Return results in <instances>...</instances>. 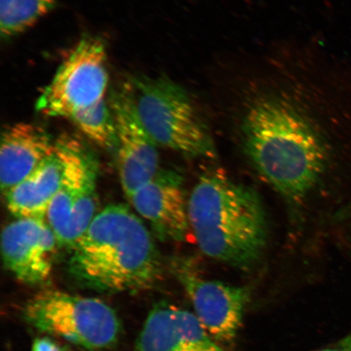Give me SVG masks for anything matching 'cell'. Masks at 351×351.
<instances>
[{
    "mask_svg": "<svg viewBox=\"0 0 351 351\" xmlns=\"http://www.w3.org/2000/svg\"><path fill=\"white\" fill-rule=\"evenodd\" d=\"M129 199L160 239L173 241L185 239L190 222L181 176L159 171Z\"/></svg>",
    "mask_w": 351,
    "mask_h": 351,
    "instance_id": "12",
    "label": "cell"
},
{
    "mask_svg": "<svg viewBox=\"0 0 351 351\" xmlns=\"http://www.w3.org/2000/svg\"><path fill=\"white\" fill-rule=\"evenodd\" d=\"M109 104L116 123L118 172L130 199L159 172V154L139 120L130 83L113 90Z\"/></svg>",
    "mask_w": 351,
    "mask_h": 351,
    "instance_id": "9",
    "label": "cell"
},
{
    "mask_svg": "<svg viewBox=\"0 0 351 351\" xmlns=\"http://www.w3.org/2000/svg\"><path fill=\"white\" fill-rule=\"evenodd\" d=\"M56 148L63 174L46 219L60 247L72 249L98 214L99 164L94 153L75 136H60Z\"/></svg>",
    "mask_w": 351,
    "mask_h": 351,
    "instance_id": "6",
    "label": "cell"
},
{
    "mask_svg": "<svg viewBox=\"0 0 351 351\" xmlns=\"http://www.w3.org/2000/svg\"><path fill=\"white\" fill-rule=\"evenodd\" d=\"M69 120L87 138L101 148L117 150L116 123L106 99L75 114Z\"/></svg>",
    "mask_w": 351,
    "mask_h": 351,
    "instance_id": "16",
    "label": "cell"
},
{
    "mask_svg": "<svg viewBox=\"0 0 351 351\" xmlns=\"http://www.w3.org/2000/svg\"><path fill=\"white\" fill-rule=\"evenodd\" d=\"M59 243L43 218H17L2 232L4 266L20 282L43 284L51 274Z\"/></svg>",
    "mask_w": 351,
    "mask_h": 351,
    "instance_id": "10",
    "label": "cell"
},
{
    "mask_svg": "<svg viewBox=\"0 0 351 351\" xmlns=\"http://www.w3.org/2000/svg\"><path fill=\"white\" fill-rule=\"evenodd\" d=\"M56 140L40 125L20 122L3 131L0 182L3 195L23 181L55 151Z\"/></svg>",
    "mask_w": 351,
    "mask_h": 351,
    "instance_id": "13",
    "label": "cell"
},
{
    "mask_svg": "<svg viewBox=\"0 0 351 351\" xmlns=\"http://www.w3.org/2000/svg\"><path fill=\"white\" fill-rule=\"evenodd\" d=\"M71 250L69 274L91 291L136 293L161 278L160 256L150 232L124 205L98 213Z\"/></svg>",
    "mask_w": 351,
    "mask_h": 351,
    "instance_id": "2",
    "label": "cell"
},
{
    "mask_svg": "<svg viewBox=\"0 0 351 351\" xmlns=\"http://www.w3.org/2000/svg\"><path fill=\"white\" fill-rule=\"evenodd\" d=\"M56 0H0V33L10 39L32 28L56 6Z\"/></svg>",
    "mask_w": 351,
    "mask_h": 351,
    "instance_id": "15",
    "label": "cell"
},
{
    "mask_svg": "<svg viewBox=\"0 0 351 351\" xmlns=\"http://www.w3.org/2000/svg\"><path fill=\"white\" fill-rule=\"evenodd\" d=\"M62 174V161L55 147L54 152L32 174L4 195L8 210L17 218L46 219Z\"/></svg>",
    "mask_w": 351,
    "mask_h": 351,
    "instance_id": "14",
    "label": "cell"
},
{
    "mask_svg": "<svg viewBox=\"0 0 351 351\" xmlns=\"http://www.w3.org/2000/svg\"><path fill=\"white\" fill-rule=\"evenodd\" d=\"M32 351H72L68 346L59 343L49 337H37L32 344Z\"/></svg>",
    "mask_w": 351,
    "mask_h": 351,
    "instance_id": "17",
    "label": "cell"
},
{
    "mask_svg": "<svg viewBox=\"0 0 351 351\" xmlns=\"http://www.w3.org/2000/svg\"><path fill=\"white\" fill-rule=\"evenodd\" d=\"M129 83L139 120L156 145L189 157H216L207 123L181 85L165 77L138 76Z\"/></svg>",
    "mask_w": 351,
    "mask_h": 351,
    "instance_id": "4",
    "label": "cell"
},
{
    "mask_svg": "<svg viewBox=\"0 0 351 351\" xmlns=\"http://www.w3.org/2000/svg\"><path fill=\"white\" fill-rule=\"evenodd\" d=\"M348 219H350V222L349 223V227H348V241H349V245H350V252H351V216Z\"/></svg>",
    "mask_w": 351,
    "mask_h": 351,
    "instance_id": "19",
    "label": "cell"
},
{
    "mask_svg": "<svg viewBox=\"0 0 351 351\" xmlns=\"http://www.w3.org/2000/svg\"><path fill=\"white\" fill-rule=\"evenodd\" d=\"M172 267L206 330L218 342L234 341L251 300V289L204 279L194 265L184 258L173 261Z\"/></svg>",
    "mask_w": 351,
    "mask_h": 351,
    "instance_id": "8",
    "label": "cell"
},
{
    "mask_svg": "<svg viewBox=\"0 0 351 351\" xmlns=\"http://www.w3.org/2000/svg\"><path fill=\"white\" fill-rule=\"evenodd\" d=\"M337 348L341 351H351V331L339 342Z\"/></svg>",
    "mask_w": 351,
    "mask_h": 351,
    "instance_id": "18",
    "label": "cell"
},
{
    "mask_svg": "<svg viewBox=\"0 0 351 351\" xmlns=\"http://www.w3.org/2000/svg\"><path fill=\"white\" fill-rule=\"evenodd\" d=\"M247 88L240 100L245 154L263 178L293 205L302 203L332 163V147L301 82Z\"/></svg>",
    "mask_w": 351,
    "mask_h": 351,
    "instance_id": "1",
    "label": "cell"
},
{
    "mask_svg": "<svg viewBox=\"0 0 351 351\" xmlns=\"http://www.w3.org/2000/svg\"><path fill=\"white\" fill-rule=\"evenodd\" d=\"M348 207L351 210V200L349 202Z\"/></svg>",
    "mask_w": 351,
    "mask_h": 351,
    "instance_id": "21",
    "label": "cell"
},
{
    "mask_svg": "<svg viewBox=\"0 0 351 351\" xmlns=\"http://www.w3.org/2000/svg\"><path fill=\"white\" fill-rule=\"evenodd\" d=\"M107 52L98 38L86 36L60 64L39 96L43 115L70 119L105 99L108 89Z\"/></svg>",
    "mask_w": 351,
    "mask_h": 351,
    "instance_id": "7",
    "label": "cell"
},
{
    "mask_svg": "<svg viewBox=\"0 0 351 351\" xmlns=\"http://www.w3.org/2000/svg\"><path fill=\"white\" fill-rule=\"evenodd\" d=\"M314 351H341L339 348H324V349H320V350H314Z\"/></svg>",
    "mask_w": 351,
    "mask_h": 351,
    "instance_id": "20",
    "label": "cell"
},
{
    "mask_svg": "<svg viewBox=\"0 0 351 351\" xmlns=\"http://www.w3.org/2000/svg\"><path fill=\"white\" fill-rule=\"evenodd\" d=\"M134 351H226L206 330L195 314L169 304L151 310Z\"/></svg>",
    "mask_w": 351,
    "mask_h": 351,
    "instance_id": "11",
    "label": "cell"
},
{
    "mask_svg": "<svg viewBox=\"0 0 351 351\" xmlns=\"http://www.w3.org/2000/svg\"><path fill=\"white\" fill-rule=\"evenodd\" d=\"M23 318L38 331L90 351L111 349L121 332L116 311L104 302L56 289L30 298Z\"/></svg>",
    "mask_w": 351,
    "mask_h": 351,
    "instance_id": "5",
    "label": "cell"
},
{
    "mask_svg": "<svg viewBox=\"0 0 351 351\" xmlns=\"http://www.w3.org/2000/svg\"><path fill=\"white\" fill-rule=\"evenodd\" d=\"M188 217L206 256L243 270L261 260L269 228L263 202L253 189L221 170H208L193 189Z\"/></svg>",
    "mask_w": 351,
    "mask_h": 351,
    "instance_id": "3",
    "label": "cell"
}]
</instances>
